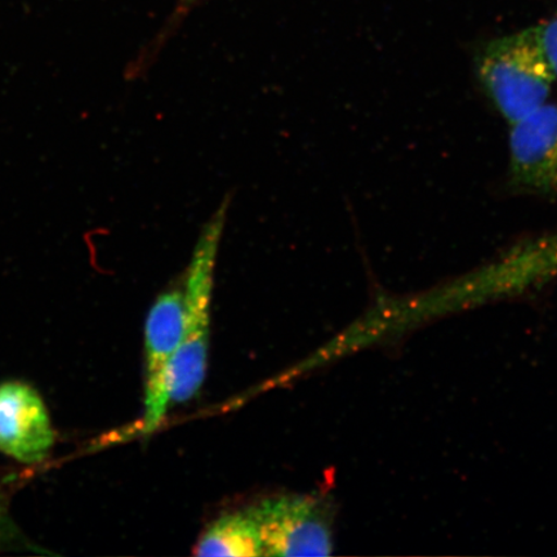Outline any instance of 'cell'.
<instances>
[{
    "label": "cell",
    "instance_id": "cell-1",
    "mask_svg": "<svg viewBox=\"0 0 557 557\" xmlns=\"http://www.w3.org/2000/svg\"><path fill=\"white\" fill-rule=\"evenodd\" d=\"M230 205L232 197L227 195L218 211L201 227L190 262L181 277L184 290L183 338L170 373L171 406L194 399L206 381L215 264Z\"/></svg>",
    "mask_w": 557,
    "mask_h": 557
},
{
    "label": "cell",
    "instance_id": "cell-2",
    "mask_svg": "<svg viewBox=\"0 0 557 557\" xmlns=\"http://www.w3.org/2000/svg\"><path fill=\"white\" fill-rule=\"evenodd\" d=\"M476 75L485 96L508 124L547 103L556 82L537 25L487 41L476 58Z\"/></svg>",
    "mask_w": 557,
    "mask_h": 557
},
{
    "label": "cell",
    "instance_id": "cell-3",
    "mask_svg": "<svg viewBox=\"0 0 557 557\" xmlns=\"http://www.w3.org/2000/svg\"><path fill=\"white\" fill-rule=\"evenodd\" d=\"M183 283L160 294L152 304L145 325V412L139 429L154 431L171 407L170 373L183 338Z\"/></svg>",
    "mask_w": 557,
    "mask_h": 557
},
{
    "label": "cell",
    "instance_id": "cell-4",
    "mask_svg": "<svg viewBox=\"0 0 557 557\" xmlns=\"http://www.w3.org/2000/svg\"><path fill=\"white\" fill-rule=\"evenodd\" d=\"M264 556H326L332 553L330 520L309 496H276L248 508Z\"/></svg>",
    "mask_w": 557,
    "mask_h": 557
},
{
    "label": "cell",
    "instance_id": "cell-5",
    "mask_svg": "<svg viewBox=\"0 0 557 557\" xmlns=\"http://www.w3.org/2000/svg\"><path fill=\"white\" fill-rule=\"evenodd\" d=\"M508 181L513 189L557 198V103L508 124Z\"/></svg>",
    "mask_w": 557,
    "mask_h": 557
},
{
    "label": "cell",
    "instance_id": "cell-6",
    "mask_svg": "<svg viewBox=\"0 0 557 557\" xmlns=\"http://www.w3.org/2000/svg\"><path fill=\"white\" fill-rule=\"evenodd\" d=\"M54 442L46 404L23 382L0 385V451L23 463H37Z\"/></svg>",
    "mask_w": 557,
    "mask_h": 557
},
{
    "label": "cell",
    "instance_id": "cell-7",
    "mask_svg": "<svg viewBox=\"0 0 557 557\" xmlns=\"http://www.w3.org/2000/svg\"><path fill=\"white\" fill-rule=\"evenodd\" d=\"M194 555L256 557L264 556L259 528L248 510L226 513L201 534Z\"/></svg>",
    "mask_w": 557,
    "mask_h": 557
},
{
    "label": "cell",
    "instance_id": "cell-8",
    "mask_svg": "<svg viewBox=\"0 0 557 557\" xmlns=\"http://www.w3.org/2000/svg\"><path fill=\"white\" fill-rule=\"evenodd\" d=\"M540 44L557 82V12L537 25Z\"/></svg>",
    "mask_w": 557,
    "mask_h": 557
}]
</instances>
